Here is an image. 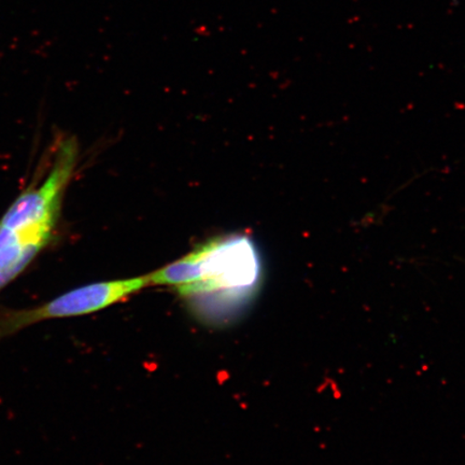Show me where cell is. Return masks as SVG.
Segmentation results:
<instances>
[{"label": "cell", "mask_w": 465, "mask_h": 465, "mask_svg": "<svg viewBox=\"0 0 465 465\" xmlns=\"http://www.w3.org/2000/svg\"><path fill=\"white\" fill-rule=\"evenodd\" d=\"M78 153L74 138L61 139L50 162L35 174L0 219V292L50 245Z\"/></svg>", "instance_id": "cell-1"}, {"label": "cell", "mask_w": 465, "mask_h": 465, "mask_svg": "<svg viewBox=\"0 0 465 465\" xmlns=\"http://www.w3.org/2000/svg\"><path fill=\"white\" fill-rule=\"evenodd\" d=\"M201 260L199 282L178 288L179 293L190 296L211 293L220 289H241L253 286L260 275L257 252L246 238H214L195 249Z\"/></svg>", "instance_id": "cell-3"}, {"label": "cell", "mask_w": 465, "mask_h": 465, "mask_svg": "<svg viewBox=\"0 0 465 465\" xmlns=\"http://www.w3.org/2000/svg\"><path fill=\"white\" fill-rule=\"evenodd\" d=\"M148 284L147 276L95 282L68 291L36 306L22 310L0 307V341L48 320L90 315L118 303Z\"/></svg>", "instance_id": "cell-2"}]
</instances>
